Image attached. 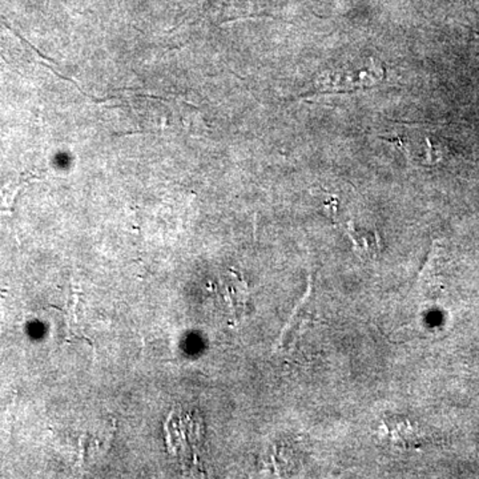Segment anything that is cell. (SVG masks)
<instances>
[{"mask_svg": "<svg viewBox=\"0 0 479 479\" xmlns=\"http://www.w3.org/2000/svg\"><path fill=\"white\" fill-rule=\"evenodd\" d=\"M347 236L353 243V251L365 261H373L381 251V243H379V235L373 232L363 231V229L355 228L353 221L347 224Z\"/></svg>", "mask_w": 479, "mask_h": 479, "instance_id": "2", "label": "cell"}, {"mask_svg": "<svg viewBox=\"0 0 479 479\" xmlns=\"http://www.w3.org/2000/svg\"><path fill=\"white\" fill-rule=\"evenodd\" d=\"M310 307H312V285L309 283L307 293L293 310L291 320L281 333V347H291V345L296 344L299 331L304 328L305 323L309 320Z\"/></svg>", "mask_w": 479, "mask_h": 479, "instance_id": "1", "label": "cell"}]
</instances>
